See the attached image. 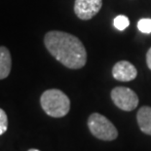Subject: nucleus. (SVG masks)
I'll list each match as a JSON object with an SVG mask.
<instances>
[{"instance_id":"obj_1","label":"nucleus","mask_w":151,"mask_h":151,"mask_svg":"<svg viewBox=\"0 0 151 151\" xmlns=\"http://www.w3.org/2000/svg\"><path fill=\"white\" fill-rule=\"evenodd\" d=\"M44 44L55 59L67 68L79 69L86 65V49L74 35L59 30L49 31L44 37Z\"/></svg>"},{"instance_id":"obj_2","label":"nucleus","mask_w":151,"mask_h":151,"mask_svg":"<svg viewBox=\"0 0 151 151\" xmlns=\"http://www.w3.org/2000/svg\"><path fill=\"white\" fill-rule=\"evenodd\" d=\"M40 104L45 113L54 118L65 116L70 109L68 97L58 89H50L45 91L41 95Z\"/></svg>"},{"instance_id":"obj_3","label":"nucleus","mask_w":151,"mask_h":151,"mask_svg":"<svg viewBox=\"0 0 151 151\" xmlns=\"http://www.w3.org/2000/svg\"><path fill=\"white\" fill-rule=\"evenodd\" d=\"M88 127L94 137L99 139L110 141L118 137L116 127L108 119L99 113H93L88 119Z\"/></svg>"},{"instance_id":"obj_4","label":"nucleus","mask_w":151,"mask_h":151,"mask_svg":"<svg viewBox=\"0 0 151 151\" xmlns=\"http://www.w3.org/2000/svg\"><path fill=\"white\" fill-rule=\"evenodd\" d=\"M111 99L118 108L124 111H132L139 105L137 95L127 87H115L111 91Z\"/></svg>"},{"instance_id":"obj_5","label":"nucleus","mask_w":151,"mask_h":151,"mask_svg":"<svg viewBox=\"0 0 151 151\" xmlns=\"http://www.w3.org/2000/svg\"><path fill=\"white\" fill-rule=\"evenodd\" d=\"M102 6V0H75L74 12L80 20L88 21L94 18Z\"/></svg>"},{"instance_id":"obj_6","label":"nucleus","mask_w":151,"mask_h":151,"mask_svg":"<svg viewBox=\"0 0 151 151\" xmlns=\"http://www.w3.org/2000/svg\"><path fill=\"white\" fill-rule=\"evenodd\" d=\"M137 70L133 63L128 60H120L116 63L112 68V76L121 82H129L136 79Z\"/></svg>"},{"instance_id":"obj_7","label":"nucleus","mask_w":151,"mask_h":151,"mask_svg":"<svg viewBox=\"0 0 151 151\" xmlns=\"http://www.w3.org/2000/svg\"><path fill=\"white\" fill-rule=\"evenodd\" d=\"M137 124L143 134L151 136V107L142 106L137 114Z\"/></svg>"},{"instance_id":"obj_8","label":"nucleus","mask_w":151,"mask_h":151,"mask_svg":"<svg viewBox=\"0 0 151 151\" xmlns=\"http://www.w3.org/2000/svg\"><path fill=\"white\" fill-rule=\"evenodd\" d=\"M12 67V58L9 50L4 46L0 47V80L7 78Z\"/></svg>"},{"instance_id":"obj_9","label":"nucleus","mask_w":151,"mask_h":151,"mask_svg":"<svg viewBox=\"0 0 151 151\" xmlns=\"http://www.w3.org/2000/svg\"><path fill=\"white\" fill-rule=\"evenodd\" d=\"M113 25L116 29L123 31L130 25V20L128 19V17L124 15H119L117 17L114 18L113 20Z\"/></svg>"},{"instance_id":"obj_10","label":"nucleus","mask_w":151,"mask_h":151,"mask_svg":"<svg viewBox=\"0 0 151 151\" xmlns=\"http://www.w3.org/2000/svg\"><path fill=\"white\" fill-rule=\"evenodd\" d=\"M137 28L142 33H151V19H141V20H139L137 22Z\"/></svg>"},{"instance_id":"obj_11","label":"nucleus","mask_w":151,"mask_h":151,"mask_svg":"<svg viewBox=\"0 0 151 151\" xmlns=\"http://www.w3.org/2000/svg\"><path fill=\"white\" fill-rule=\"evenodd\" d=\"M8 129V117L3 109L0 108V136Z\"/></svg>"},{"instance_id":"obj_12","label":"nucleus","mask_w":151,"mask_h":151,"mask_svg":"<svg viewBox=\"0 0 151 151\" xmlns=\"http://www.w3.org/2000/svg\"><path fill=\"white\" fill-rule=\"evenodd\" d=\"M146 63L148 68L151 70V48H149V50L146 53Z\"/></svg>"},{"instance_id":"obj_13","label":"nucleus","mask_w":151,"mask_h":151,"mask_svg":"<svg viewBox=\"0 0 151 151\" xmlns=\"http://www.w3.org/2000/svg\"><path fill=\"white\" fill-rule=\"evenodd\" d=\"M28 151H40V150H38V149H35V148H31V149H29Z\"/></svg>"}]
</instances>
